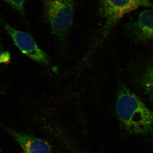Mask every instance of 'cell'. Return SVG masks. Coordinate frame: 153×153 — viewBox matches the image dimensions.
<instances>
[{"label": "cell", "instance_id": "cell-1", "mask_svg": "<svg viewBox=\"0 0 153 153\" xmlns=\"http://www.w3.org/2000/svg\"><path fill=\"white\" fill-rule=\"evenodd\" d=\"M118 118L130 133L146 134L153 127V111L125 85L118 92L116 102Z\"/></svg>", "mask_w": 153, "mask_h": 153}, {"label": "cell", "instance_id": "cell-2", "mask_svg": "<svg viewBox=\"0 0 153 153\" xmlns=\"http://www.w3.org/2000/svg\"><path fill=\"white\" fill-rule=\"evenodd\" d=\"M141 7L153 9L150 0H99V13L103 25L98 44L102 43L126 15Z\"/></svg>", "mask_w": 153, "mask_h": 153}, {"label": "cell", "instance_id": "cell-3", "mask_svg": "<svg viewBox=\"0 0 153 153\" xmlns=\"http://www.w3.org/2000/svg\"><path fill=\"white\" fill-rule=\"evenodd\" d=\"M75 0H44V19L59 39L66 38L73 21Z\"/></svg>", "mask_w": 153, "mask_h": 153}, {"label": "cell", "instance_id": "cell-4", "mask_svg": "<svg viewBox=\"0 0 153 153\" xmlns=\"http://www.w3.org/2000/svg\"><path fill=\"white\" fill-rule=\"evenodd\" d=\"M129 69L134 83L153 101V53L140 55L132 61Z\"/></svg>", "mask_w": 153, "mask_h": 153}, {"label": "cell", "instance_id": "cell-5", "mask_svg": "<svg viewBox=\"0 0 153 153\" xmlns=\"http://www.w3.org/2000/svg\"><path fill=\"white\" fill-rule=\"evenodd\" d=\"M4 29L10 36L14 44L21 52L32 60L41 64H47V54L42 51L30 34L16 30L8 24L4 23Z\"/></svg>", "mask_w": 153, "mask_h": 153}, {"label": "cell", "instance_id": "cell-6", "mask_svg": "<svg viewBox=\"0 0 153 153\" xmlns=\"http://www.w3.org/2000/svg\"><path fill=\"white\" fill-rule=\"evenodd\" d=\"M125 31L129 38L135 42L153 41V10L141 12L135 20L126 25Z\"/></svg>", "mask_w": 153, "mask_h": 153}, {"label": "cell", "instance_id": "cell-7", "mask_svg": "<svg viewBox=\"0 0 153 153\" xmlns=\"http://www.w3.org/2000/svg\"><path fill=\"white\" fill-rule=\"evenodd\" d=\"M7 130L19 144L23 153H52L51 146L45 140L11 129Z\"/></svg>", "mask_w": 153, "mask_h": 153}, {"label": "cell", "instance_id": "cell-8", "mask_svg": "<svg viewBox=\"0 0 153 153\" xmlns=\"http://www.w3.org/2000/svg\"><path fill=\"white\" fill-rule=\"evenodd\" d=\"M18 12L24 19L26 18L25 5L26 0H3Z\"/></svg>", "mask_w": 153, "mask_h": 153}, {"label": "cell", "instance_id": "cell-9", "mask_svg": "<svg viewBox=\"0 0 153 153\" xmlns=\"http://www.w3.org/2000/svg\"><path fill=\"white\" fill-rule=\"evenodd\" d=\"M11 60L10 54V52L6 51L3 52L0 55V64H7L10 63Z\"/></svg>", "mask_w": 153, "mask_h": 153}, {"label": "cell", "instance_id": "cell-10", "mask_svg": "<svg viewBox=\"0 0 153 153\" xmlns=\"http://www.w3.org/2000/svg\"><path fill=\"white\" fill-rule=\"evenodd\" d=\"M78 153H79V152H78Z\"/></svg>", "mask_w": 153, "mask_h": 153}]
</instances>
